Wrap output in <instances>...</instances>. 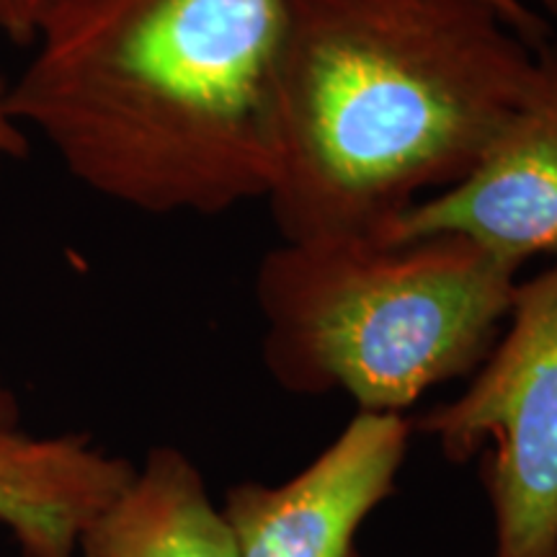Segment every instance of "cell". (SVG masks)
Returning <instances> with one entry per match:
<instances>
[{"instance_id":"cell-1","label":"cell","mask_w":557,"mask_h":557,"mask_svg":"<svg viewBox=\"0 0 557 557\" xmlns=\"http://www.w3.org/2000/svg\"><path fill=\"white\" fill-rule=\"evenodd\" d=\"M284 24L287 0H58L5 96L88 191L218 218L274 186Z\"/></svg>"},{"instance_id":"cell-2","label":"cell","mask_w":557,"mask_h":557,"mask_svg":"<svg viewBox=\"0 0 557 557\" xmlns=\"http://www.w3.org/2000/svg\"><path fill=\"white\" fill-rule=\"evenodd\" d=\"M534 52L485 0H287L267 197L282 240H380L462 181Z\"/></svg>"},{"instance_id":"cell-3","label":"cell","mask_w":557,"mask_h":557,"mask_svg":"<svg viewBox=\"0 0 557 557\" xmlns=\"http://www.w3.org/2000/svg\"><path fill=\"white\" fill-rule=\"evenodd\" d=\"M519 269L459 235L278 243L256 271L263 364L295 395L403 416L483 364Z\"/></svg>"},{"instance_id":"cell-4","label":"cell","mask_w":557,"mask_h":557,"mask_svg":"<svg viewBox=\"0 0 557 557\" xmlns=\"http://www.w3.org/2000/svg\"><path fill=\"white\" fill-rule=\"evenodd\" d=\"M413 431L451 465L478 462L493 557H557V261L517 284L470 385L416 418Z\"/></svg>"},{"instance_id":"cell-5","label":"cell","mask_w":557,"mask_h":557,"mask_svg":"<svg viewBox=\"0 0 557 557\" xmlns=\"http://www.w3.org/2000/svg\"><path fill=\"white\" fill-rule=\"evenodd\" d=\"M459 235L519 269L557 256V45L534 52L524 94L462 181L431 194L380 243Z\"/></svg>"},{"instance_id":"cell-6","label":"cell","mask_w":557,"mask_h":557,"mask_svg":"<svg viewBox=\"0 0 557 557\" xmlns=\"http://www.w3.org/2000/svg\"><path fill=\"white\" fill-rule=\"evenodd\" d=\"M413 423L359 413L295 478L240 483L225 493L238 557H359L364 521L398 491Z\"/></svg>"},{"instance_id":"cell-7","label":"cell","mask_w":557,"mask_h":557,"mask_svg":"<svg viewBox=\"0 0 557 557\" xmlns=\"http://www.w3.org/2000/svg\"><path fill=\"white\" fill-rule=\"evenodd\" d=\"M132 475L129 459L86 434L0 431V524L24 557H78L83 529Z\"/></svg>"},{"instance_id":"cell-8","label":"cell","mask_w":557,"mask_h":557,"mask_svg":"<svg viewBox=\"0 0 557 557\" xmlns=\"http://www.w3.org/2000/svg\"><path fill=\"white\" fill-rule=\"evenodd\" d=\"M78 557H238V545L197 465L156 447L83 529Z\"/></svg>"},{"instance_id":"cell-9","label":"cell","mask_w":557,"mask_h":557,"mask_svg":"<svg viewBox=\"0 0 557 557\" xmlns=\"http://www.w3.org/2000/svg\"><path fill=\"white\" fill-rule=\"evenodd\" d=\"M485 3H491L534 50L549 41L547 16H557V0H485Z\"/></svg>"},{"instance_id":"cell-10","label":"cell","mask_w":557,"mask_h":557,"mask_svg":"<svg viewBox=\"0 0 557 557\" xmlns=\"http://www.w3.org/2000/svg\"><path fill=\"white\" fill-rule=\"evenodd\" d=\"M54 3L58 0H0V34L16 45H32Z\"/></svg>"},{"instance_id":"cell-11","label":"cell","mask_w":557,"mask_h":557,"mask_svg":"<svg viewBox=\"0 0 557 557\" xmlns=\"http://www.w3.org/2000/svg\"><path fill=\"white\" fill-rule=\"evenodd\" d=\"M29 152V132L21 127L16 116L9 107V96L5 88L0 86V171L13 160L26 158Z\"/></svg>"},{"instance_id":"cell-12","label":"cell","mask_w":557,"mask_h":557,"mask_svg":"<svg viewBox=\"0 0 557 557\" xmlns=\"http://www.w3.org/2000/svg\"><path fill=\"white\" fill-rule=\"evenodd\" d=\"M21 429V403L0 374V431Z\"/></svg>"}]
</instances>
